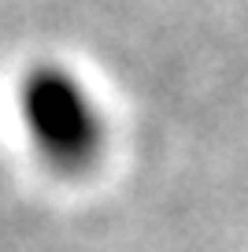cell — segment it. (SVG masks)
I'll list each match as a JSON object with an SVG mask.
<instances>
[{"label": "cell", "instance_id": "6da1fadb", "mask_svg": "<svg viewBox=\"0 0 248 252\" xmlns=\"http://www.w3.org/2000/svg\"><path fill=\"white\" fill-rule=\"evenodd\" d=\"M23 115L37 149L60 167H86L100 149V119L70 74L41 67L23 86Z\"/></svg>", "mask_w": 248, "mask_h": 252}]
</instances>
